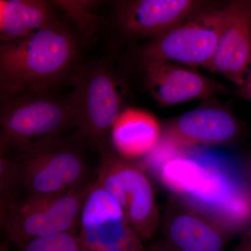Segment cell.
Instances as JSON below:
<instances>
[{
	"mask_svg": "<svg viewBox=\"0 0 251 251\" xmlns=\"http://www.w3.org/2000/svg\"><path fill=\"white\" fill-rule=\"evenodd\" d=\"M83 41L59 18L16 40L0 43L1 97L51 93L70 83L81 64Z\"/></svg>",
	"mask_w": 251,
	"mask_h": 251,
	"instance_id": "1",
	"label": "cell"
},
{
	"mask_svg": "<svg viewBox=\"0 0 251 251\" xmlns=\"http://www.w3.org/2000/svg\"><path fill=\"white\" fill-rule=\"evenodd\" d=\"M0 156L25 152L42 140L62 136L75 126L70 97L59 98L52 93L1 97Z\"/></svg>",
	"mask_w": 251,
	"mask_h": 251,
	"instance_id": "2",
	"label": "cell"
},
{
	"mask_svg": "<svg viewBox=\"0 0 251 251\" xmlns=\"http://www.w3.org/2000/svg\"><path fill=\"white\" fill-rule=\"evenodd\" d=\"M85 144L76 132L72 136L42 140L20 153L16 160L27 196H57L90 182Z\"/></svg>",
	"mask_w": 251,
	"mask_h": 251,
	"instance_id": "3",
	"label": "cell"
},
{
	"mask_svg": "<svg viewBox=\"0 0 251 251\" xmlns=\"http://www.w3.org/2000/svg\"><path fill=\"white\" fill-rule=\"evenodd\" d=\"M242 1L204 9L151 39L140 49L144 67L150 63L170 62L205 67L212 59L221 36L237 14Z\"/></svg>",
	"mask_w": 251,
	"mask_h": 251,
	"instance_id": "4",
	"label": "cell"
},
{
	"mask_svg": "<svg viewBox=\"0 0 251 251\" xmlns=\"http://www.w3.org/2000/svg\"><path fill=\"white\" fill-rule=\"evenodd\" d=\"M101 157L96 181L118 203L140 239L150 240L161 224L152 184L142 163L120 156L112 144L99 150Z\"/></svg>",
	"mask_w": 251,
	"mask_h": 251,
	"instance_id": "5",
	"label": "cell"
},
{
	"mask_svg": "<svg viewBox=\"0 0 251 251\" xmlns=\"http://www.w3.org/2000/svg\"><path fill=\"white\" fill-rule=\"evenodd\" d=\"M117 81L103 62L82 64L71 80L77 133L97 151L111 144L110 132L123 111Z\"/></svg>",
	"mask_w": 251,
	"mask_h": 251,
	"instance_id": "6",
	"label": "cell"
},
{
	"mask_svg": "<svg viewBox=\"0 0 251 251\" xmlns=\"http://www.w3.org/2000/svg\"><path fill=\"white\" fill-rule=\"evenodd\" d=\"M92 181L50 197H29L1 211L6 241L16 247L38 238L78 232L81 209Z\"/></svg>",
	"mask_w": 251,
	"mask_h": 251,
	"instance_id": "7",
	"label": "cell"
},
{
	"mask_svg": "<svg viewBox=\"0 0 251 251\" xmlns=\"http://www.w3.org/2000/svg\"><path fill=\"white\" fill-rule=\"evenodd\" d=\"M79 237L90 251H143V240L121 206L96 180L81 209Z\"/></svg>",
	"mask_w": 251,
	"mask_h": 251,
	"instance_id": "8",
	"label": "cell"
},
{
	"mask_svg": "<svg viewBox=\"0 0 251 251\" xmlns=\"http://www.w3.org/2000/svg\"><path fill=\"white\" fill-rule=\"evenodd\" d=\"M204 5L195 0L118 1L113 25L128 39L151 40L204 11Z\"/></svg>",
	"mask_w": 251,
	"mask_h": 251,
	"instance_id": "9",
	"label": "cell"
},
{
	"mask_svg": "<svg viewBox=\"0 0 251 251\" xmlns=\"http://www.w3.org/2000/svg\"><path fill=\"white\" fill-rule=\"evenodd\" d=\"M161 221L164 240L174 251H226L231 237L206 214L173 193Z\"/></svg>",
	"mask_w": 251,
	"mask_h": 251,
	"instance_id": "10",
	"label": "cell"
},
{
	"mask_svg": "<svg viewBox=\"0 0 251 251\" xmlns=\"http://www.w3.org/2000/svg\"><path fill=\"white\" fill-rule=\"evenodd\" d=\"M240 131L237 120L223 109L202 108L183 114L162 130L156 146L177 151L229 143Z\"/></svg>",
	"mask_w": 251,
	"mask_h": 251,
	"instance_id": "11",
	"label": "cell"
},
{
	"mask_svg": "<svg viewBox=\"0 0 251 251\" xmlns=\"http://www.w3.org/2000/svg\"><path fill=\"white\" fill-rule=\"evenodd\" d=\"M144 68L149 92L163 106L210 98L221 92V86L200 73L176 63L155 62Z\"/></svg>",
	"mask_w": 251,
	"mask_h": 251,
	"instance_id": "12",
	"label": "cell"
},
{
	"mask_svg": "<svg viewBox=\"0 0 251 251\" xmlns=\"http://www.w3.org/2000/svg\"><path fill=\"white\" fill-rule=\"evenodd\" d=\"M251 55V1H242L235 17L221 36L205 69L224 75L242 87Z\"/></svg>",
	"mask_w": 251,
	"mask_h": 251,
	"instance_id": "13",
	"label": "cell"
},
{
	"mask_svg": "<svg viewBox=\"0 0 251 251\" xmlns=\"http://www.w3.org/2000/svg\"><path fill=\"white\" fill-rule=\"evenodd\" d=\"M162 129L154 116L144 110L127 108L110 132L112 146L120 156L135 160L148 156L156 146Z\"/></svg>",
	"mask_w": 251,
	"mask_h": 251,
	"instance_id": "14",
	"label": "cell"
},
{
	"mask_svg": "<svg viewBox=\"0 0 251 251\" xmlns=\"http://www.w3.org/2000/svg\"><path fill=\"white\" fill-rule=\"evenodd\" d=\"M56 6L55 1L1 0L0 41L21 39L52 24L60 18Z\"/></svg>",
	"mask_w": 251,
	"mask_h": 251,
	"instance_id": "15",
	"label": "cell"
},
{
	"mask_svg": "<svg viewBox=\"0 0 251 251\" xmlns=\"http://www.w3.org/2000/svg\"><path fill=\"white\" fill-rule=\"evenodd\" d=\"M23 188L22 176L17 160L9 156H0V209L18 201Z\"/></svg>",
	"mask_w": 251,
	"mask_h": 251,
	"instance_id": "16",
	"label": "cell"
},
{
	"mask_svg": "<svg viewBox=\"0 0 251 251\" xmlns=\"http://www.w3.org/2000/svg\"><path fill=\"white\" fill-rule=\"evenodd\" d=\"M55 2L67 11L68 16L75 23V31L82 41L87 36L93 35L103 21L99 16L90 11L94 1H55Z\"/></svg>",
	"mask_w": 251,
	"mask_h": 251,
	"instance_id": "17",
	"label": "cell"
},
{
	"mask_svg": "<svg viewBox=\"0 0 251 251\" xmlns=\"http://www.w3.org/2000/svg\"><path fill=\"white\" fill-rule=\"evenodd\" d=\"M17 248L18 251H90L78 234L72 232L38 238Z\"/></svg>",
	"mask_w": 251,
	"mask_h": 251,
	"instance_id": "18",
	"label": "cell"
},
{
	"mask_svg": "<svg viewBox=\"0 0 251 251\" xmlns=\"http://www.w3.org/2000/svg\"><path fill=\"white\" fill-rule=\"evenodd\" d=\"M226 251H251V234H243L239 242L233 248Z\"/></svg>",
	"mask_w": 251,
	"mask_h": 251,
	"instance_id": "19",
	"label": "cell"
},
{
	"mask_svg": "<svg viewBox=\"0 0 251 251\" xmlns=\"http://www.w3.org/2000/svg\"><path fill=\"white\" fill-rule=\"evenodd\" d=\"M241 88H242V92L244 97L249 99L251 102V55L245 82Z\"/></svg>",
	"mask_w": 251,
	"mask_h": 251,
	"instance_id": "20",
	"label": "cell"
},
{
	"mask_svg": "<svg viewBox=\"0 0 251 251\" xmlns=\"http://www.w3.org/2000/svg\"><path fill=\"white\" fill-rule=\"evenodd\" d=\"M143 251H174L169 247L164 239L156 241L149 247H145Z\"/></svg>",
	"mask_w": 251,
	"mask_h": 251,
	"instance_id": "21",
	"label": "cell"
},
{
	"mask_svg": "<svg viewBox=\"0 0 251 251\" xmlns=\"http://www.w3.org/2000/svg\"><path fill=\"white\" fill-rule=\"evenodd\" d=\"M244 179L251 188V153L248 157L247 163H246L245 179Z\"/></svg>",
	"mask_w": 251,
	"mask_h": 251,
	"instance_id": "22",
	"label": "cell"
},
{
	"mask_svg": "<svg viewBox=\"0 0 251 251\" xmlns=\"http://www.w3.org/2000/svg\"><path fill=\"white\" fill-rule=\"evenodd\" d=\"M0 251H10L9 242H8V241L1 243V247H0Z\"/></svg>",
	"mask_w": 251,
	"mask_h": 251,
	"instance_id": "23",
	"label": "cell"
},
{
	"mask_svg": "<svg viewBox=\"0 0 251 251\" xmlns=\"http://www.w3.org/2000/svg\"><path fill=\"white\" fill-rule=\"evenodd\" d=\"M249 233H251V232H249Z\"/></svg>",
	"mask_w": 251,
	"mask_h": 251,
	"instance_id": "24",
	"label": "cell"
}]
</instances>
